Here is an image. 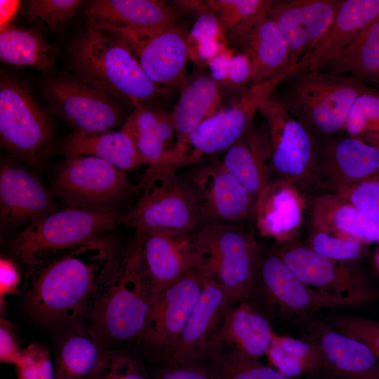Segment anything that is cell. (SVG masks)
Listing matches in <instances>:
<instances>
[{"mask_svg": "<svg viewBox=\"0 0 379 379\" xmlns=\"http://www.w3.org/2000/svg\"><path fill=\"white\" fill-rule=\"evenodd\" d=\"M121 255L105 237L29 266L23 290L29 313L41 323L63 328L86 321L110 283Z\"/></svg>", "mask_w": 379, "mask_h": 379, "instance_id": "6da1fadb", "label": "cell"}, {"mask_svg": "<svg viewBox=\"0 0 379 379\" xmlns=\"http://www.w3.org/2000/svg\"><path fill=\"white\" fill-rule=\"evenodd\" d=\"M68 55L76 77L134 108L157 105L173 91L152 81L121 43L91 27L72 41Z\"/></svg>", "mask_w": 379, "mask_h": 379, "instance_id": "7a4b0ae2", "label": "cell"}, {"mask_svg": "<svg viewBox=\"0 0 379 379\" xmlns=\"http://www.w3.org/2000/svg\"><path fill=\"white\" fill-rule=\"evenodd\" d=\"M262 249L242 224L213 223L193 233L192 268L227 293L230 305L247 300L253 288Z\"/></svg>", "mask_w": 379, "mask_h": 379, "instance_id": "3957f363", "label": "cell"}, {"mask_svg": "<svg viewBox=\"0 0 379 379\" xmlns=\"http://www.w3.org/2000/svg\"><path fill=\"white\" fill-rule=\"evenodd\" d=\"M156 294L142 274L121 253L106 291L86 321L94 336L110 350L140 343Z\"/></svg>", "mask_w": 379, "mask_h": 379, "instance_id": "277c9868", "label": "cell"}, {"mask_svg": "<svg viewBox=\"0 0 379 379\" xmlns=\"http://www.w3.org/2000/svg\"><path fill=\"white\" fill-rule=\"evenodd\" d=\"M121 224L120 211L67 206L27 223L12 240L11 251L29 267L44 258L105 238V234Z\"/></svg>", "mask_w": 379, "mask_h": 379, "instance_id": "5b68a950", "label": "cell"}, {"mask_svg": "<svg viewBox=\"0 0 379 379\" xmlns=\"http://www.w3.org/2000/svg\"><path fill=\"white\" fill-rule=\"evenodd\" d=\"M293 76L278 100L315 136L331 135L343 130L354 102L369 90L351 76L319 70Z\"/></svg>", "mask_w": 379, "mask_h": 379, "instance_id": "8992f818", "label": "cell"}, {"mask_svg": "<svg viewBox=\"0 0 379 379\" xmlns=\"http://www.w3.org/2000/svg\"><path fill=\"white\" fill-rule=\"evenodd\" d=\"M55 197L70 207L117 211L138 191L125 173L111 164L88 156L68 157L57 167L51 182Z\"/></svg>", "mask_w": 379, "mask_h": 379, "instance_id": "52a82bcc", "label": "cell"}, {"mask_svg": "<svg viewBox=\"0 0 379 379\" xmlns=\"http://www.w3.org/2000/svg\"><path fill=\"white\" fill-rule=\"evenodd\" d=\"M55 133L46 110L25 83L1 72L0 77V142L7 152L36 165Z\"/></svg>", "mask_w": 379, "mask_h": 379, "instance_id": "ba28073f", "label": "cell"}, {"mask_svg": "<svg viewBox=\"0 0 379 379\" xmlns=\"http://www.w3.org/2000/svg\"><path fill=\"white\" fill-rule=\"evenodd\" d=\"M138 189L140 195L123 213V223L135 230L194 232L199 222L196 204L187 180L164 171H147Z\"/></svg>", "mask_w": 379, "mask_h": 379, "instance_id": "9c48e42d", "label": "cell"}, {"mask_svg": "<svg viewBox=\"0 0 379 379\" xmlns=\"http://www.w3.org/2000/svg\"><path fill=\"white\" fill-rule=\"evenodd\" d=\"M264 315L304 318L326 308L359 304L302 282L276 252H262L256 279L246 300Z\"/></svg>", "mask_w": 379, "mask_h": 379, "instance_id": "30bf717a", "label": "cell"}, {"mask_svg": "<svg viewBox=\"0 0 379 379\" xmlns=\"http://www.w3.org/2000/svg\"><path fill=\"white\" fill-rule=\"evenodd\" d=\"M258 112L267 128L272 172L298 190L321 179V148L312 131L272 96L260 105Z\"/></svg>", "mask_w": 379, "mask_h": 379, "instance_id": "8fae6325", "label": "cell"}, {"mask_svg": "<svg viewBox=\"0 0 379 379\" xmlns=\"http://www.w3.org/2000/svg\"><path fill=\"white\" fill-rule=\"evenodd\" d=\"M188 33L185 27L177 22L106 34L130 51L152 81L180 91L188 77Z\"/></svg>", "mask_w": 379, "mask_h": 379, "instance_id": "7c38bea8", "label": "cell"}, {"mask_svg": "<svg viewBox=\"0 0 379 379\" xmlns=\"http://www.w3.org/2000/svg\"><path fill=\"white\" fill-rule=\"evenodd\" d=\"M41 93L75 133L111 131L123 119L120 102L76 76L48 75L42 80Z\"/></svg>", "mask_w": 379, "mask_h": 379, "instance_id": "4fadbf2b", "label": "cell"}, {"mask_svg": "<svg viewBox=\"0 0 379 379\" xmlns=\"http://www.w3.org/2000/svg\"><path fill=\"white\" fill-rule=\"evenodd\" d=\"M193 233L135 230L122 253L157 295L192 269Z\"/></svg>", "mask_w": 379, "mask_h": 379, "instance_id": "5bb4252c", "label": "cell"}, {"mask_svg": "<svg viewBox=\"0 0 379 379\" xmlns=\"http://www.w3.org/2000/svg\"><path fill=\"white\" fill-rule=\"evenodd\" d=\"M202 286V278L192 268L156 295L140 343L152 362L159 364L171 358Z\"/></svg>", "mask_w": 379, "mask_h": 379, "instance_id": "9a60e30c", "label": "cell"}, {"mask_svg": "<svg viewBox=\"0 0 379 379\" xmlns=\"http://www.w3.org/2000/svg\"><path fill=\"white\" fill-rule=\"evenodd\" d=\"M186 179L194 196L199 227L242 224L255 217V200L220 160L197 164Z\"/></svg>", "mask_w": 379, "mask_h": 379, "instance_id": "2e32d148", "label": "cell"}, {"mask_svg": "<svg viewBox=\"0 0 379 379\" xmlns=\"http://www.w3.org/2000/svg\"><path fill=\"white\" fill-rule=\"evenodd\" d=\"M275 252L298 278L312 288L359 304L379 299V291L371 288L354 270L308 246H283Z\"/></svg>", "mask_w": 379, "mask_h": 379, "instance_id": "e0dca14e", "label": "cell"}, {"mask_svg": "<svg viewBox=\"0 0 379 379\" xmlns=\"http://www.w3.org/2000/svg\"><path fill=\"white\" fill-rule=\"evenodd\" d=\"M296 72L294 66L262 82L251 84L237 102L222 107L193 131L196 145L210 155L225 152L250 127L260 105L272 96L276 87Z\"/></svg>", "mask_w": 379, "mask_h": 379, "instance_id": "ac0fdd59", "label": "cell"}, {"mask_svg": "<svg viewBox=\"0 0 379 379\" xmlns=\"http://www.w3.org/2000/svg\"><path fill=\"white\" fill-rule=\"evenodd\" d=\"M343 0L272 1L269 15L286 40L291 66L328 28Z\"/></svg>", "mask_w": 379, "mask_h": 379, "instance_id": "d6986e66", "label": "cell"}, {"mask_svg": "<svg viewBox=\"0 0 379 379\" xmlns=\"http://www.w3.org/2000/svg\"><path fill=\"white\" fill-rule=\"evenodd\" d=\"M51 190L20 164L3 160L0 167V217L1 224L28 223L56 210Z\"/></svg>", "mask_w": 379, "mask_h": 379, "instance_id": "ffe728a7", "label": "cell"}, {"mask_svg": "<svg viewBox=\"0 0 379 379\" xmlns=\"http://www.w3.org/2000/svg\"><path fill=\"white\" fill-rule=\"evenodd\" d=\"M86 27L105 33L177 22L179 11L159 0H91L84 7Z\"/></svg>", "mask_w": 379, "mask_h": 379, "instance_id": "44dd1931", "label": "cell"}, {"mask_svg": "<svg viewBox=\"0 0 379 379\" xmlns=\"http://www.w3.org/2000/svg\"><path fill=\"white\" fill-rule=\"evenodd\" d=\"M201 293L194 307L168 363L204 362L224 308L230 305L225 289L213 280L202 279ZM165 363V362H164Z\"/></svg>", "mask_w": 379, "mask_h": 379, "instance_id": "7402d4cb", "label": "cell"}, {"mask_svg": "<svg viewBox=\"0 0 379 379\" xmlns=\"http://www.w3.org/2000/svg\"><path fill=\"white\" fill-rule=\"evenodd\" d=\"M378 17L379 0H343L328 28L297 64V74L324 67Z\"/></svg>", "mask_w": 379, "mask_h": 379, "instance_id": "603a6c76", "label": "cell"}, {"mask_svg": "<svg viewBox=\"0 0 379 379\" xmlns=\"http://www.w3.org/2000/svg\"><path fill=\"white\" fill-rule=\"evenodd\" d=\"M220 161L255 200L270 182L271 148L265 121L252 123L243 135L223 152Z\"/></svg>", "mask_w": 379, "mask_h": 379, "instance_id": "cb8c5ba5", "label": "cell"}, {"mask_svg": "<svg viewBox=\"0 0 379 379\" xmlns=\"http://www.w3.org/2000/svg\"><path fill=\"white\" fill-rule=\"evenodd\" d=\"M274 331L267 317L246 300L227 305L213 336L235 354L254 361L265 355Z\"/></svg>", "mask_w": 379, "mask_h": 379, "instance_id": "d4e9b609", "label": "cell"}, {"mask_svg": "<svg viewBox=\"0 0 379 379\" xmlns=\"http://www.w3.org/2000/svg\"><path fill=\"white\" fill-rule=\"evenodd\" d=\"M113 350L94 336L86 321L64 328L54 361L56 379H98Z\"/></svg>", "mask_w": 379, "mask_h": 379, "instance_id": "484cf974", "label": "cell"}, {"mask_svg": "<svg viewBox=\"0 0 379 379\" xmlns=\"http://www.w3.org/2000/svg\"><path fill=\"white\" fill-rule=\"evenodd\" d=\"M319 168L335 192L379 174V147L348 135L321 149Z\"/></svg>", "mask_w": 379, "mask_h": 379, "instance_id": "4316f807", "label": "cell"}, {"mask_svg": "<svg viewBox=\"0 0 379 379\" xmlns=\"http://www.w3.org/2000/svg\"><path fill=\"white\" fill-rule=\"evenodd\" d=\"M320 368L340 379H379V358L365 344L333 327L319 330Z\"/></svg>", "mask_w": 379, "mask_h": 379, "instance_id": "83f0119b", "label": "cell"}, {"mask_svg": "<svg viewBox=\"0 0 379 379\" xmlns=\"http://www.w3.org/2000/svg\"><path fill=\"white\" fill-rule=\"evenodd\" d=\"M303 210L299 190L281 179L271 180L256 200L257 229L262 236L286 241L301 225Z\"/></svg>", "mask_w": 379, "mask_h": 379, "instance_id": "f1b7e54d", "label": "cell"}, {"mask_svg": "<svg viewBox=\"0 0 379 379\" xmlns=\"http://www.w3.org/2000/svg\"><path fill=\"white\" fill-rule=\"evenodd\" d=\"M222 108L221 86L204 67L195 65L180 90L172 112L177 140H185L204 121Z\"/></svg>", "mask_w": 379, "mask_h": 379, "instance_id": "f546056e", "label": "cell"}, {"mask_svg": "<svg viewBox=\"0 0 379 379\" xmlns=\"http://www.w3.org/2000/svg\"><path fill=\"white\" fill-rule=\"evenodd\" d=\"M229 46L239 48L251 58V84L262 82L294 67L291 65L288 44L270 15Z\"/></svg>", "mask_w": 379, "mask_h": 379, "instance_id": "4dcf8cb0", "label": "cell"}, {"mask_svg": "<svg viewBox=\"0 0 379 379\" xmlns=\"http://www.w3.org/2000/svg\"><path fill=\"white\" fill-rule=\"evenodd\" d=\"M121 130L132 138L144 164L149 166L161 160L177 140L172 112L157 105L135 107Z\"/></svg>", "mask_w": 379, "mask_h": 379, "instance_id": "1f68e13d", "label": "cell"}, {"mask_svg": "<svg viewBox=\"0 0 379 379\" xmlns=\"http://www.w3.org/2000/svg\"><path fill=\"white\" fill-rule=\"evenodd\" d=\"M60 150L66 157H93L122 171L144 164L133 140L121 129L97 133L74 132L62 142Z\"/></svg>", "mask_w": 379, "mask_h": 379, "instance_id": "d6a6232c", "label": "cell"}, {"mask_svg": "<svg viewBox=\"0 0 379 379\" xmlns=\"http://www.w3.org/2000/svg\"><path fill=\"white\" fill-rule=\"evenodd\" d=\"M312 225L367 244L379 243V223L333 193L314 199Z\"/></svg>", "mask_w": 379, "mask_h": 379, "instance_id": "836d02e7", "label": "cell"}, {"mask_svg": "<svg viewBox=\"0 0 379 379\" xmlns=\"http://www.w3.org/2000/svg\"><path fill=\"white\" fill-rule=\"evenodd\" d=\"M272 1L204 0L178 1L182 12L197 15L210 12L218 20L228 45L241 37L269 15Z\"/></svg>", "mask_w": 379, "mask_h": 379, "instance_id": "e575fe53", "label": "cell"}, {"mask_svg": "<svg viewBox=\"0 0 379 379\" xmlns=\"http://www.w3.org/2000/svg\"><path fill=\"white\" fill-rule=\"evenodd\" d=\"M0 32V59L4 63L48 72L55 63L54 48L39 29L5 23Z\"/></svg>", "mask_w": 379, "mask_h": 379, "instance_id": "d590c367", "label": "cell"}, {"mask_svg": "<svg viewBox=\"0 0 379 379\" xmlns=\"http://www.w3.org/2000/svg\"><path fill=\"white\" fill-rule=\"evenodd\" d=\"M324 67L331 70V74L351 76L361 81L377 78L379 75V17Z\"/></svg>", "mask_w": 379, "mask_h": 379, "instance_id": "8d00e7d4", "label": "cell"}, {"mask_svg": "<svg viewBox=\"0 0 379 379\" xmlns=\"http://www.w3.org/2000/svg\"><path fill=\"white\" fill-rule=\"evenodd\" d=\"M272 367L291 379L320 368L321 357L315 343L273 333L266 352Z\"/></svg>", "mask_w": 379, "mask_h": 379, "instance_id": "74e56055", "label": "cell"}, {"mask_svg": "<svg viewBox=\"0 0 379 379\" xmlns=\"http://www.w3.org/2000/svg\"><path fill=\"white\" fill-rule=\"evenodd\" d=\"M204 361L213 379H289L274 368L242 357L212 342Z\"/></svg>", "mask_w": 379, "mask_h": 379, "instance_id": "f35d334b", "label": "cell"}, {"mask_svg": "<svg viewBox=\"0 0 379 379\" xmlns=\"http://www.w3.org/2000/svg\"><path fill=\"white\" fill-rule=\"evenodd\" d=\"M368 244L354 237L313 226L307 246L323 256L345 262L364 256Z\"/></svg>", "mask_w": 379, "mask_h": 379, "instance_id": "ab89813d", "label": "cell"}, {"mask_svg": "<svg viewBox=\"0 0 379 379\" xmlns=\"http://www.w3.org/2000/svg\"><path fill=\"white\" fill-rule=\"evenodd\" d=\"M82 3L80 0H29L25 15L39 28L59 29L74 15Z\"/></svg>", "mask_w": 379, "mask_h": 379, "instance_id": "60d3db41", "label": "cell"}, {"mask_svg": "<svg viewBox=\"0 0 379 379\" xmlns=\"http://www.w3.org/2000/svg\"><path fill=\"white\" fill-rule=\"evenodd\" d=\"M343 130L357 138L379 135V92L368 90L355 100Z\"/></svg>", "mask_w": 379, "mask_h": 379, "instance_id": "b9f144b4", "label": "cell"}, {"mask_svg": "<svg viewBox=\"0 0 379 379\" xmlns=\"http://www.w3.org/2000/svg\"><path fill=\"white\" fill-rule=\"evenodd\" d=\"M197 19L187 36L189 54H211L227 43L216 16L210 12L196 15Z\"/></svg>", "mask_w": 379, "mask_h": 379, "instance_id": "7bdbcfd3", "label": "cell"}, {"mask_svg": "<svg viewBox=\"0 0 379 379\" xmlns=\"http://www.w3.org/2000/svg\"><path fill=\"white\" fill-rule=\"evenodd\" d=\"M379 223V174L333 192Z\"/></svg>", "mask_w": 379, "mask_h": 379, "instance_id": "ee69618b", "label": "cell"}, {"mask_svg": "<svg viewBox=\"0 0 379 379\" xmlns=\"http://www.w3.org/2000/svg\"><path fill=\"white\" fill-rule=\"evenodd\" d=\"M15 367L18 379H56L51 353L39 342L32 343L23 348L22 359Z\"/></svg>", "mask_w": 379, "mask_h": 379, "instance_id": "f6af8a7d", "label": "cell"}, {"mask_svg": "<svg viewBox=\"0 0 379 379\" xmlns=\"http://www.w3.org/2000/svg\"><path fill=\"white\" fill-rule=\"evenodd\" d=\"M98 379H151L143 361L125 349H116Z\"/></svg>", "mask_w": 379, "mask_h": 379, "instance_id": "bcb514c9", "label": "cell"}, {"mask_svg": "<svg viewBox=\"0 0 379 379\" xmlns=\"http://www.w3.org/2000/svg\"><path fill=\"white\" fill-rule=\"evenodd\" d=\"M332 327L368 347L379 358V321L348 315L335 316Z\"/></svg>", "mask_w": 379, "mask_h": 379, "instance_id": "7dc6e473", "label": "cell"}, {"mask_svg": "<svg viewBox=\"0 0 379 379\" xmlns=\"http://www.w3.org/2000/svg\"><path fill=\"white\" fill-rule=\"evenodd\" d=\"M151 379H213L205 362L157 364Z\"/></svg>", "mask_w": 379, "mask_h": 379, "instance_id": "c3c4849f", "label": "cell"}, {"mask_svg": "<svg viewBox=\"0 0 379 379\" xmlns=\"http://www.w3.org/2000/svg\"><path fill=\"white\" fill-rule=\"evenodd\" d=\"M23 349L15 331V326L4 319L0 320V361L16 366L22 359Z\"/></svg>", "mask_w": 379, "mask_h": 379, "instance_id": "681fc988", "label": "cell"}, {"mask_svg": "<svg viewBox=\"0 0 379 379\" xmlns=\"http://www.w3.org/2000/svg\"><path fill=\"white\" fill-rule=\"evenodd\" d=\"M253 67L249 56L241 51H235L231 58L226 87L239 89L252 78Z\"/></svg>", "mask_w": 379, "mask_h": 379, "instance_id": "f907efd6", "label": "cell"}, {"mask_svg": "<svg viewBox=\"0 0 379 379\" xmlns=\"http://www.w3.org/2000/svg\"><path fill=\"white\" fill-rule=\"evenodd\" d=\"M235 50L229 47L226 51L213 58L207 65L211 77L222 87L226 86L231 58Z\"/></svg>", "mask_w": 379, "mask_h": 379, "instance_id": "816d5d0a", "label": "cell"}, {"mask_svg": "<svg viewBox=\"0 0 379 379\" xmlns=\"http://www.w3.org/2000/svg\"><path fill=\"white\" fill-rule=\"evenodd\" d=\"M20 281V275L13 262L5 258L0 262L1 299L8 294L15 293Z\"/></svg>", "mask_w": 379, "mask_h": 379, "instance_id": "f5cc1de1", "label": "cell"}, {"mask_svg": "<svg viewBox=\"0 0 379 379\" xmlns=\"http://www.w3.org/2000/svg\"><path fill=\"white\" fill-rule=\"evenodd\" d=\"M368 143L379 147V135L373 136L366 138Z\"/></svg>", "mask_w": 379, "mask_h": 379, "instance_id": "db71d44e", "label": "cell"}, {"mask_svg": "<svg viewBox=\"0 0 379 379\" xmlns=\"http://www.w3.org/2000/svg\"><path fill=\"white\" fill-rule=\"evenodd\" d=\"M375 263H376V265L378 267V268L379 269V248L377 251V253H376V255H375Z\"/></svg>", "mask_w": 379, "mask_h": 379, "instance_id": "11a10c76", "label": "cell"}, {"mask_svg": "<svg viewBox=\"0 0 379 379\" xmlns=\"http://www.w3.org/2000/svg\"><path fill=\"white\" fill-rule=\"evenodd\" d=\"M377 79H378V81H379V75H378V77H377Z\"/></svg>", "mask_w": 379, "mask_h": 379, "instance_id": "9f6ffc18", "label": "cell"}]
</instances>
